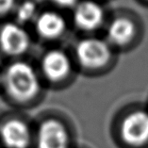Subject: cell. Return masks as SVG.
<instances>
[{
  "label": "cell",
  "mask_w": 148,
  "mask_h": 148,
  "mask_svg": "<svg viewBox=\"0 0 148 148\" xmlns=\"http://www.w3.org/2000/svg\"><path fill=\"white\" fill-rule=\"evenodd\" d=\"M15 0H0V14L10 12L14 7Z\"/></svg>",
  "instance_id": "7c38bea8"
},
{
  "label": "cell",
  "mask_w": 148,
  "mask_h": 148,
  "mask_svg": "<svg viewBox=\"0 0 148 148\" xmlns=\"http://www.w3.org/2000/svg\"><path fill=\"white\" fill-rule=\"evenodd\" d=\"M42 69L51 81H60L65 78L71 71L69 58L60 50H51L46 53L42 61Z\"/></svg>",
  "instance_id": "ba28073f"
},
{
  "label": "cell",
  "mask_w": 148,
  "mask_h": 148,
  "mask_svg": "<svg viewBox=\"0 0 148 148\" xmlns=\"http://www.w3.org/2000/svg\"><path fill=\"white\" fill-rule=\"evenodd\" d=\"M0 138L8 148H27L31 136L29 127L21 120H10L0 128Z\"/></svg>",
  "instance_id": "8992f818"
},
{
  "label": "cell",
  "mask_w": 148,
  "mask_h": 148,
  "mask_svg": "<svg viewBox=\"0 0 148 148\" xmlns=\"http://www.w3.org/2000/svg\"><path fill=\"white\" fill-rule=\"evenodd\" d=\"M36 13V5L32 1H25L17 10V19L20 23L30 21Z\"/></svg>",
  "instance_id": "8fae6325"
},
{
  "label": "cell",
  "mask_w": 148,
  "mask_h": 148,
  "mask_svg": "<svg viewBox=\"0 0 148 148\" xmlns=\"http://www.w3.org/2000/svg\"><path fill=\"white\" fill-rule=\"evenodd\" d=\"M37 148H69V135L60 121L42 122L37 132Z\"/></svg>",
  "instance_id": "5b68a950"
},
{
  "label": "cell",
  "mask_w": 148,
  "mask_h": 148,
  "mask_svg": "<svg viewBox=\"0 0 148 148\" xmlns=\"http://www.w3.org/2000/svg\"><path fill=\"white\" fill-rule=\"evenodd\" d=\"M65 28L66 24L62 16L53 12L42 13L36 22L38 34L46 40H54L60 37Z\"/></svg>",
  "instance_id": "9c48e42d"
},
{
  "label": "cell",
  "mask_w": 148,
  "mask_h": 148,
  "mask_svg": "<svg viewBox=\"0 0 148 148\" xmlns=\"http://www.w3.org/2000/svg\"><path fill=\"white\" fill-rule=\"evenodd\" d=\"M0 79H1V77H0Z\"/></svg>",
  "instance_id": "5bb4252c"
},
{
  "label": "cell",
  "mask_w": 148,
  "mask_h": 148,
  "mask_svg": "<svg viewBox=\"0 0 148 148\" xmlns=\"http://www.w3.org/2000/svg\"><path fill=\"white\" fill-rule=\"evenodd\" d=\"M147 1H148V0H147Z\"/></svg>",
  "instance_id": "9a60e30c"
},
{
  "label": "cell",
  "mask_w": 148,
  "mask_h": 148,
  "mask_svg": "<svg viewBox=\"0 0 148 148\" xmlns=\"http://www.w3.org/2000/svg\"><path fill=\"white\" fill-rule=\"evenodd\" d=\"M135 36V26L131 20L125 17L116 18L110 24L108 37L113 45L123 46L129 44Z\"/></svg>",
  "instance_id": "30bf717a"
},
{
  "label": "cell",
  "mask_w": 148,
  "mask_h": 148,
  "mask_svg": "<svg viewBox=\"0 0 148 148\" xmlns=\"http://www.w3.org/2000/svg\"><path fill=\"white\" fill-rule=\"evenodd\" d=\"M74 21L77 27L82 30H95L104 21V10L93 1L81 2L75 10Z\"/></svg>",
  "instance_id": "52a82bcc"
},
{
  "label": "cell",
  "mask_w": 148,
  "mask_h": 148,
  "mask_svg": "<svg viewBox=\"0 0 148 148\" xmlns=\"http://www.w3.org/2000/svg\"><path fill=\"white\" fill-rule=\"evenodd\" d=\"M123 142L130 146H143L148 143V111L134 110L123 119L120 126Z\"/></svg>",
  "instance_id": "3957f363"
},
{
  "label": "cell",
  "mask_w": 148,
  "mask_h": 148,
  "mask_svg": "<svg viewBox=\"0 0 148 148\" xmlns=\"http://www.w3.org/2000/svg\"><path fill=\"white\" fill-rule=\"evenodd\" d=\"M30 39L27 31L19 25L5 24L0 30V47L10 56L22 55L29 47Z\"/></svg>",
  "instance_id": "277c9868"
},
{
  "label": "cell",
  "mask_w": 148,
  "mask_h": 148,
  "mask_svg": "<svg viewBox=\"0 0 148 148\" xmlns=\"http://www.w3.org/2000/svg\"><path fill=\"white\" fill-rule=\"evenodd\" d=\"M77 60L86 69L96 70L104 67L111 58V50L106 42L100 39H85L75 48Z\"/></svg>",
  "instance_id": "7a4b0ae2"
},
{
  "label": "cell",
  "mask_w": 148,
  "mask_h": 148,
  "mask_svg": "<svg viewBox=\"0 0 148 148\" xmlns=\"http://www.w3.org/2000/svg\"><path fill=\"white\" fill-rule=\"evenodd\" d=\"M52 2L61 8H70L77 4V0H52Z\"/></svg>",
  "instance_id": "4fadbf2b"
},
{
  "label": "cell",
  "mask_w": 148,
  "mask_h": 148,
  "mask_svg": "<svg viewBox=\"0 0 148 148\" xmlns=\"http://www.w3.org/2000/svg\"><path fill=\"white\" fill-rule=\"evenodd\" d=\"M6 84L10 95L16 100L28 101L40 92V81L35 70L24 61H17L8 67Z\"/></svg>",
  "instance_id": "6da1fadb"
}]
</instances>
